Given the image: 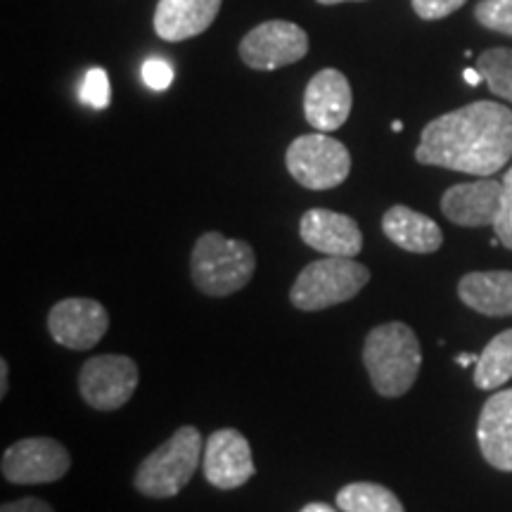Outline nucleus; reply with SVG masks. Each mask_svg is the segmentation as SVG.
<instances>
[{"instance_id": "0eeeda50", "label": "nucleus", "mask_w": 512, "mask_h": 512, "mask_svg": "<svg viewBox=\"0 0 512 512\" xmlns=\"http://www.w3.org/2000/svg\"><path fill=\"white\" fill-rule=\"evenodd\" d=\"M140 380L133 358L121 354L93 356L83 363L79 373L81 399L95 411H119L131 401Z\"/></svg>"}, {"instance_id": "423d86ee", "label": "nucleus", "mask_w": 512, "mask_h": 512, "mask_svg": "<svg viewBox=\"0 0 512 512\" xmlns=\"http://www.w3.org/2000/svg\"><path fill=\"white\" fill-rule=\"evenodd\" d=\"M285 164L290 176L306 190H332L351 174L347 145L328 133H306L287 147Z\"/></svg>"}, {"instance_id": "dca6fc26", "label": "nucleus", "mask_w": 512, "mask_h": 512, "mask_svg": "<svg viewBox=\"0 0 512 512\" xmlns=\"http://www.w3.org/2000/svg\"><path fill=\"white\" fill-rule=\"evenodd\" d=\"M221 0H159L155 31L169 43L188 41L207 31L219 17Z\"/></svg>"}, {"instance_id": "bb28decb", "label": "nucleus", "mask_w": 512, "mask_h": 512, "mask_svg": "<svg viewBox=\"0 0 512 512\" xmlns=\"http://www.w3.org/2000/svg\"><path fill=\"white\" fill-rule=\"evenodd\" d=\"M0 512H55L46 501L41 498H19V501L3 503Z\"/></svg>"}, {"instance_id": "7ed1b4c3", "label": "nucleus", "mask_w": 512, "mask_h": 512, "mask_svg": "<svg viewBox=\"0 0 512 512\" xmlns=\"http://www.w3.org/2000/svg\"><path fill=\"white\" fill-rule=\"evenodd\" d=\"M256 271V254L249 242L230 240L223 233H204L190 254L192 285L207 297L240 292Z\"/></svg>"}, {"instance_id": "aec40b11", "label": "nucleus", "mask_w": 512, "mask_h": 512, "mask_svg": "<svg viewBox=\"0 0 512 512\" xmlns=\"http://www.w3.org/2000/svg\"><path fill=\"white\" fill-rule=\"evenodd\" d=\"M335 501L342 512H406L394 491L375 482L347 484Z\"/></svg>"}, {"instance_id": "1a4fd4ad", "label": "nucleus", "mask_w": 512, "mask_h": 512, "mask_svg": "<svg viewBox=\"0 0 512 512\" xmlns=\"http://www.w3.org/2000/svg\"><path fill=\"white\" fill-rule=\"evenodd\" d=\"M72 467L69 451L50 437H31L5 448L0 470L10 484H53Z\"/></svg>"}, {"instance_id": "7c9ffc66", "label": "nucleus", "mask_w": 512, "mask_h": 512, "mask_svg": "<svg viewBox=\"0 0 512 512\" xmlns=\"http://www.w3.org/2000/svg\"><path fill=\"white\" fill-rule=\"evenodd\" d=\"M477 361H479L477 354H458L456 356V363H458V366H463V368L477 366Z\"/></svg>"}, {"instance_id": "2f4dec72", "label": "nucleus", "mask_w": 512, "mask_h": 512, "mask_svg": "<svg viewBox=\"0 0 512 512\" xmlns=\"http://www.w3.org/2000/svg\"><path fill=\"white\" fill-rule=\"evenodd\" d=\"M320 5H339V3H361V0H318Z\"/></svg>"}, {"instance_id": "f3484780", "label": "nucleus", "mask_w": 512, "mask_h": 512, "mask_svg": "<svg viewBox=\"0 0 512 512\" xmlns=\"http://www.w3.org/2000/svg\"><path fill=\"white\" fill-rule=\"evenodd\" d=\"M382 233L396 247L411 254H434L444 245V233L437 223L403 204L387 209V214L382 216Z\"/></svg>"}, {"instance_id": "6ab92c4d", "label": "nucleus", "mask_w": 512, "mask_h": 512, "mask_svg": "<svg viewBox=\"0 0 512 512\" xmlns=\"http://www.w3.org/2000/svg\"><path fill=\"white\" fill-rule=\"evenodd\" d=\"M512 377V330H505L486 344L475 366L477 389L491 392Z\"/></svg>"}, {"instance_id": "b1692460", "label": "nucleus", "mask_w": 512, "mask_h": 512, "mask_svg": "<svg viewBox=\"0 0 512 512\" xmlns=\"http://www.w3.org/2000/svg\"><path fill=\"white\" fill-rule=\"evenodd\" d=\"M494 233L503 247L512 249V166L503 176V202L494 223Z\"/></svg>"}, {"instance_id": "5701e85b", "label": "nucleus", "mask_w": 512, "mask_h": 512, "mask_svg": "<svg viewBox=\"0 0 512 512\" xmlns=\"http://www.w3.org/2000/svg\"><path fill=\"white\" fill-rule=\"evenodd\" d=\"M112 88H110V76L102 67H93L86 72L81 86V100L86 102L93 110H107L110 107Z\"/></svg>"}, {"instance_id": "6e6552de", "label": "nucleus", "mask_w": 512, "mask_h": 512, "mask_svg": "<svg viewBox=\"0 0 512 512\" xmlns=\"http://www.w3.org/2000/svg\"><path fill=\"white\" fill-rule=\"evenodd\" d=\"M309 53V36L294 22L271 19L259 24L240 41V57L249 69L273 72L304 60Z\"/></svg>"}, {"instance_id": "f03ea898", "label": "nucleus", "mask_w": 512, "mask_h": 512, "mask_svg": "<svg viewBox=\"0 0 512 512\" xmlns=\"http://www.w3.org/2000/svg\"><path fill=\"white\" fill-rule=\"evenodd\" d=\"M363 366L380 396L396 399L411 392L422 366L420 339L406 323H384L368 332Z\"/></svg>"}, {"instance_id": "473e14b6", "label": "nucleus", "mask_w": 512, "mask_h": 512, "mask_svg": "<svg viewBox=\"0 0 512 512\" xmlns=\"http://www.w3.org/2000/svg\"><path fill=\"white\" fill-rule=\"evenodd\" d=\"M401 128H403V124H401V121H394V124H392V131H394V133H399V131H401Z\"/></svg>"}, {"instance_id": "2eb2a0df", "label": "nucleus", "mask_w": 512, "mask_h": 512, "mask_svg": "<svg viewBox=\"0 0 512 512\" xmlns=\"http://www.w3.org/2000/svg\"><path fill=\"white\" fill-rule=\"evenodd\" d=\"M477 441L486 463L501 472H512V389H503L484 403Z\"/></svg>"}, {"instance_id": "c756f323", "label": "nucleus", "mask_w": 512, "mask_h": 512, "mask_svg": "<svg viewBox=\"0 0 512 512\" xmlns=\"http://www.w3.org/2000/svg\"><path fill=\"white\" fill-rule=\"evenodd\" d=\"M299 512H337V510L328 503H309V505H304Z\"/></svg>"}, {"instance_id": "f257e3e1", "label": "nucleus", "mask_w": 512, "mask_h": 512, "mask_svg": "<svg viewBox=\"0 0 512 512\" xmlns=\"http://www.w3.org/2000/svg\"><path fill=\"white\" fill-rule=\"evenodd\" d=\"M415 159L458 174L494 176L512 159V112L501 102L479 100L441 114L422 128Z\"/></svg>"}, {"instance_id": "4468645a", "label": "nucleus", "mask_w": 512, "mask_h": 512, "mask_svg": "<svg viewBox=\"0 0 512 512\" xmlns=\"http://www.w3.org/2000/svg\"><path fill=\"white\" fill-rule=\"evenodd\" d=\"M299 235L316 252L325 256L356 259L363 249V233L347 214L330 209H309L299 221Z\"/></svg>"}, {"instance_id": "9b49d317", "label": "nucleus", "mask_w": 512, "mask_h": 512, "mask_svg": "<svg viewBox=\"0 0 512 512\" xmlns=\"http://www.w3.org/2000/svg\"><path fill=\"white\" fill-rule=\"evenodd\" d=\"M202 470L207 482L216 489L230 491L245 486L256 472L252 448H249L245 434L233 430V427L211 434L204 441Z\"/></svg>"}, {"instance_id": "393cba45", "label": "nucleus", "mask_w": 512, "mask_h": 512, "mask_svg": "<svg viewBox=\"0 0 512 512\" xmlns=\"http://www.w3.org/2000/svg\"><path fill=\"white\" fill-rule=\"evenodd\" d=\"M143 81L150 91H166L174 81V67H171L166 60H159V57H152L143 64Z\"/></svg>"}, {"instance_id": "39448f33", "label": "nucleus", "mask_w": 512, "mask_h": 512, "mask_svg": "<svg viewBox=\"0 0 512 512\" xmlns=\"http://www.w3.org/2000/svg\"><path fill=\"white\" fill-rule=\"evenodd\" d=\"M370 283V271L347 256H325L299 273L290 290V302L299 311H323L351 302Z\"/></svg>"}, {"instance_id": "20e7f679", "label": "nucleus", "mask_w": 512, "mask_h": 512, "mask_svg": "<svg viewBox=\"0 0 512 512\" xmlns=\"http://www.w3.org/2000/svg\"><path fill=\"white\" fill-rule=\"evenodd\" d=\"M202 434L197 427L183 425L162 446L147 456L136 470V489L147 498H174L188 486L200 467Z\"/></svg>"}, {"instance_id": "4be33fe9", "label": "nucleus", "mask_w": 512, "mask_h": 512, "mask_svg": "<svg viewBox=\"0 0 512 512\" xmlns=\"http://www.w3.org/2000/svg\"><path fill=\"white\" fill-rule=\"evenodd\" d=\"M475 17L482 27L512 36V0H479Z\"/></svg>"}, {"instance_id": "c85d7f7f", "label": "nucleus", "mask_w": 512, "mask_h": 512, "mask_svg": "<svg viewBox=\"0 0 512 512\" xmlns=\"http://www.w3.org/2000/svg\"><path fill=\"white\" fill-rule=\"evenodd\" d=\"M463 79H465L467 83H470V86H479V83L484 81V76H482V72H479V69L475 67V69H465Z\"/></svg>"}, {"instance_id": "a878e982", "label": "nucleus", "mask_w": 512, "mask_h": 512, "mask_svg": "<svg viewBox=\"0 0 512 512\" xmlns=\"http://www.w3.org/2000/svg\"><path fill=\"white\" fill-rule=\"evenodd\" d=\"M415 15L420 19H427V22H434V19H444L453 12L463 8L467 0H411Z\"/></svg>"}, {"instance_id": "f8f14e48", "label": "nucleus", "mask_w": 512, "mask_h": 512, "mask_svg": "<svg viewBox=\"0 0 512 512\" xmlns=\"http://www.w3.org/2000/svg\"><path fill=\"white\" fill-rule=\"evenodd\" d=\"M354 107L351 86L339 69H320L306 86L304 117L320 133H332L344 126Z\"/></svg>"}, {"instance_id": "9d476101", "label": "nucleus", "mask_w": 512, "mask_h": 512, "mask_svg": "<svg viewBox=\"0 0 512 512\" xmlns=\"http://www.w3.org/2000/svg\"><path fill=\"white\" fill-rule=\"evenodd\" d=\"M110 330V313L95 299L72 297L57 302L48 313V332L60 347L93 349Z\"/></svg>"}, {"instance_id": "cd10ccee", "label": "nucleus", "mask_w": 512, "mask_h": 512, "mask_svg": "<svg viewBox=\"0 0 512 512\" xmlns=\"http://www.w3.org/2000/svg\"><path fill=\"white\" fill-rule=\"evenodd\" d=\"M8 373H10V366L5 358H0V399H5L8 396Z\"/></svg>"}, {"instance_id": "ddd939ff", "label": "nucleus", "mask_w": 512, "mask_h": 512, "mask_svg": "<svg viewBox=\"0 0 512 512\" xmlns=\"http://www.w3.org/2000/svg\"><path fill=\"white\" fill-rule=\"evenodd\" d=\"M503 202V181L479 178L472 183H458L441 197V211L451 223L465 228L494 226Z\"/></svg>"}, {"instance_id": "a211bd4d", "label": "nucleus", "mask_w": 512, "mask_h": 512, "mask_svg": "<svg viewBox=\"0 0 512 512\" xmlns=\"http://www.w3.org/2000/svg\"><path fill=\"white\" fill-rule=\"evenodd\" d=\"M458 297L467 309L482 316H512V273L477 271L467 273L458 283Z\"/></svg>"}, {"instance_id": "412c9836", "label": "nucleus", "mask_w": 512, "mask_h": 512, "mask_svg": "<svg viewBox=\"0 0 512 512\" xmlns=\"http://www.w3.org/2000/svg\"><path fill=\"white\" fill-rule=\"evenodd\" d=\"M489 91L498 98L512 102V48H491L477 57Z\"/></svg>"}]
</instances>
